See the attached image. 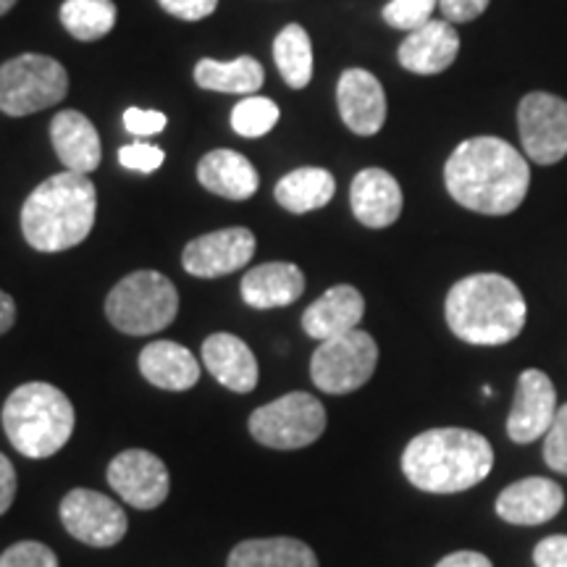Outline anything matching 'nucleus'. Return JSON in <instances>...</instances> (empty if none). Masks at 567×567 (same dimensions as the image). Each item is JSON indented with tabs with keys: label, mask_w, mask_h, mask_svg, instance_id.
I'll return each mask as SVG.
<instances>
[{
	"label": "nucleus",
	"mask_w": 567,
	"mask_h": 567,
	"mask_svg": "<svg viewBox=\"0 0 567 567\" xmlns=\"http://www.w3.org/2000/svg\"><path fill=\"white\" fill-rule=\"evenodd\" d=\"M452 200L484 216H507L526 200L530 166L515 145L499 137L460 142L444 166Z\"/></svg>",
	"instance_id": "f257e3e1"
},
{
	"label": "nucleus",
	"mask_w": 567,
	"mask_h": 567,
	"mask_svg": "<svg viewBox=\"0 0 567 567\" xmlns=\"http://www.w3.org/2000/svg\"><path fill=\"white\" fill-rule=\"evenodd\" d=\"M446 326L467 344L499 347L526 329L528 305L513 279L502 274H473L450 289L444 302Z\"/></svg>",
	"instance_id": "f03ea898"
},
{
	"label": "nucleus",
	"mask_w": 567,
	"mask_h": 567,
	"mask_svg": "<svg viewBox=\"0 0 567 567\" xmlns=\"http://www.w3.org/2000/svg\"><path fill=\"white\" fill-rule=\"evenodd\" d=\"M494 467L486 436L467 429H431L402 452V473L429 494H457L481 484Z\"/></svg>",
	"instance_id": "7ed1b4c3"
},
{
	"label": "nucleus",
	"mask_w": 567,
	"mask_h": 567,
	"mask_svg": "<svg viewBox=\"0 0 567 567\" xmlns=\"http://www.w3.org/2000/svg\"><path fill=\"white\" fill-rule=\"evenodd\" d=\"M97 193L90 176L61 172L32 189L21 208V234L40 252L82 245L95 226Z\"/></svg>",
	"instance_id": "20e7f679"
},
{
	"label": "nucleus",
	"mask_w": 567,
	"mask_h": 567,
	"mask_svg": "<svg viewBox=\"0 0 567 567\" xmlns=\"http://www.w3.org/2000/svg\"><path fill=\"white\" fill-rule=\"evenodd\" d=\"M3 431L24 457L45 460L61 452L74 431V408L59 386L32 381L13 389L3 405Z\"/></svg>",
	"instance_id": "39448f33"
},
{
	"label": "nucleus",
	"mask_w": 567,
	"mask_h": 567,
	"mask_svg": "<svg viewBox=\"0 0 567 567\" xmlns=\"http://www.w3.org/2000/svg\"><path fill=\"white\" fill-rule=\"evenodd\" d=\"M179 313V295L172 279L158 271H134L111 289L105 316L122 334H158Z\"/></svg>",
	"instance_id": "423d86ee"
},
{
	"label": "nucleus",
	"mask_w": 567,
	"mask_h": 567,
	"mask_svg": "<svg viewBox=\"0 0 567 567\" xmlns=\"http://www.w3.org/2000/svg\"><path fill=\"white\" fill-rule=\"evenodd\" d=\"M69 92V74L51 55L24 53L0 66V111L30 116L61 103Z\"/></svg>",
	"instance_id": "0eeeda50"
},
{
	"label": "nucleus",
	"mask_w": 567,
	"mask_h": 567,
	"mask_svg": "<svg viewBox=\"0 0 567 567\" xmlns=\"http://www.w3.org/2000/svg\"><path fill=\"white\" fill-rule=\"evenodd\" d=\"M326 431L321 400L308 392L284 394L250 415V434L271 450H302Z\"/></svg>",
	"instance_id": "6e6552de"
},
{
	"label": "nucleus",
	"mask_w": 567,
	"mask_h": 567,
	"mask_svg": "<svg viewBox=\"0 0 567 567\" xmlns=\"http://www.w3.org/2000/svg\"><path fill=\"white\" fill-rule=\"evenodd\" d=\"M379 363V344L368 331L326 339L310 360L313 384L326 394H350L371 381Z\"/></svg>",
	"instance_id": "1a4fd4ad"
},
{
	"label": "nucleus",
	"mask_w": 567,
	"mask_h": 567,
	"mask_svg": "<svg viewBox=\"0 0 567 567\" xmlns=\"http://www.w3.org/2000/svg\"><path fill=\"white\" fill-rule=\"evenodd\" d=\"M523 151L538 166H555L567 155V101L551 92H530L517 105Z\"/></svg>",
	"instance_id": "9d476101"
},
{
	"label": "nucleus",
	"mask_w": 567,
	"mask_h": 567,
	"mask_svg": "<svg viewBox=\"0 0 567 567\" xmlns=\"http://www.w3.org/2000/svg\"><path fill=\"white\" fill-rule=\"evenodd\" d=\"M61 523L76 542L87 547H116L126 536V513L122 505L92 488H74L61 502Z\"/></svg>",
	"instance_id": "9b49d317"
},
{
	"label": "nucleus",
	"mask_w": 567,
	"mask_h": 567,
	"mask_svg": "<svg viewBox=\"0 0 567 567\" xmlns=\"http://www.w3.org/2000/svg\"><path fill=\"white\" fill-rule=\"evenodd\" d=\"M255 255V234L245 226L218 229L203 234L184 247L182 266L184 271L197 279H218L245 268Z\"/></svg>",
	"instance_id": "f8f14e48"
},
{
	"label": "nucleus",
	"mask_w": 567,
	"mask_h": 567,
	"mask_svg": "<svg viewBox=\"0 0 567 567\" xmlns=\"http://www.w3.org/2000/svg\"><path fill=\"white\" fill-rule=\"evenodd\" d=\"M109 484L126 505L153 509L168 496V467L147 450H126L109 465Z\"/></svg>",
	"instance_id": "ddd939ff"
},
{
	"label": "nucleus",
	"mask_w": 567,
	"mask_h": 567,
	"mask_svg": "<svg viewBox=\"0 0 567 567\" xmlns=\"http://www.w3.org/2000/svg\"><path fill=\"white\" fill-rule=\"evenodd\" d=\"M557 415V392L544 371H523L517 379L515 402L507 417V434L515 444H530L547 436Z\"/></svg>",
	"instance_id": "4468645a"
},
{
	"label": "nucleus",
	"mask_w": 567,
	"mask_h": 567,
	"mask_svg": "<svg viewBox=\"0 0 567 567\" xmlns=\"http://www.w3.org/2000/svg\"><path fill=\"white\" fill-rule=\"evenodd\" d=\"M339 116L358 137H373L386 122V92L371 71L347 69L337 84Z\"/></svg>",
	"instance_id": "2eb2a0df"
},
{
	"label": "nucleus",
	"mask_w": 567,
	"mask_h": 567,
	"mask_svg": "<svg viewBox=\"0 0 567 567\" xmlns=\"http://www.w3.org/2000/svg\"><path fill=\"white\" fill-rule=\"evenodd\" d=\"M457 53L460 34L455 24H450L446 19H431L421 30L408 32L400 51H396V61L402 63V69L413 71V74L434 76L450 69Z\"/></svg>",
	"instance_id": "dca6fc26"
},
{
	"label": "nucleus",
	"mask_w": 567,
	"mask_h": 567,
	"mask_svg": "<svg viewBox=\"0 0 567 567\" xmlns=\"http://www.w3.org/2000/svg\"><path fill=\"white\" fill-rule=\"evenodd\" d=\"M350 205L354 218L368 229H386L402 216V197L400 182L384 168H363L352 179Z\"/></svg>",
	"instance_id": "f3484780"
},
{
	"label": "nucleus",
	"mask_w": 567,
	"mask_h": 567,
	"mask_svg": "<svg viewBox=\"0 0 567 567\" xmlns=\"http://www.w3.org/2000/svg\"><path fill=\"white\" fill-rule=\"evenodd\" d=\"M565 492L549 478H523L496 496V515L513 526H542L559 515Z\"/></svg>",
	"instance_id": "a211bd4d"
},
{
	"label": "nucleus",
	"mask_w": 567,
	"mask_h": 567,
	"mask_svg": "<svg viewBox=\"0 0 567 567\" xmlns=\"http://www.w3.org/2000/svg\"><path fill=\"white\" fill-rule=\"evenodd\" d=\"M365 316V300L350 284H339L323 292L318 300L302 313L305 334L313 339H334L358 329Z\"/></svg>",
	"instance_id": "6ab92c4d"
},
{
	"label": "nucleus",
	"mask_w": 567,
	"mask_h": 567,
	"mask_svg": "<svg viewBox=\"0 0 567 567\" xmlns=\"http://www.w3.org/2000/svg\"><path fill=\"white\" fill-rule=\"evenodd\" d=\"M51 140L66 172L92 174L101 166L103 147L95 124L80 111H61L51 122Z\"/></svg>",
	"instance_id": "aec40b11"
},
{
	"label": "nucleus",
	"mask_w": 567,
	"mask_h": 567,
	"mask_svg": "<svg viewBox=\"0 0 567 567\" xmlns=\"http://www.w3.org/2000/svg\"><path fill=\"white\" fill-rule=\"evenodd\" d=\"M203 363L218 384L237 394H250L258 386V360L250 347L234 334H210L203 342Z\"/></svg>",
	"instance_id": "412c9836"
},
{
	"label": "nucleus",
	"mask_w": 567,
	"mask_h": 567,
	"mask_svg": "<svg viewBox=\"0 0 567 567\" xmlns=\"http://www.w3.org/2000/svg\"><path fill=\"white\" fill-rule=\"evenodd\" d=\"M305 292V274L295 264L255 266L243 279V300L255 310L287 308Z\"/></svg>",
	"instance_id": "4be33fe9"
},
{
	"label": "nucleus",
	"mask_w": 567,
	"mask_h": 567,
	"mask_svg": "<svg viewBox=\"0 0 567 567\" xmlns=\"http://www.w3.org/2000/svg\"><path fill=\"white\" fill-rule=\"evenodd\" d=\"M197 179L208 193L226 200H247L258 193L260 176L255 166L237 151H210L197 163Z\"/></svg>",
	"instance_id": "5701e85b"
},
{
	"label": "nucleus",
	"mask_w": 567,
	"mask_h": 567,
	"mask_svg": "<svg viewBox=\"0 0 567 567\" xmlns=\"http://www.w3.org/2000/svg\"><path fill=\"white\" fill-rule=\"evenodd\" d=\"M140 373L166 392H187L200 379V363L187 347L161 339L140 352Z\"/></svg>",
	"instance_id": "b1692460"
},
{
	"label": "nucleus",
	"mask_w": 567,
	"mask_h": 567,
	"mask_svg": "<svg viewBox=\"0 0 567 567\" xmlns=\"http://www.w3.org/2000/svg\"><path fill=\"white\" fill-rule=\"evenodd\" d=\"M337 193L334 174L321 166H302L289 172L276 184V203L289 213H310L331 203Z\"/></svg>",
	"instance_id": "393cba45"
},
{
	"label": "nucleus",
	"mask_w": 567,
	"mask_h": 567,
	"mask_svg": "<svg viewBox=\"0 0 567 567\" xmlns=\"http://www.w3.org/2000/svg\"><path fill=\"white\" fill-rule=\"evenodd\" d=\"M229 567H318V557L297 538H250L231 549Z\"/></svg>",
	"instance_id": "a878e982"
},
{
	"label": "nucleus",
	"mask_w": 567,
	"mask_h": 567,
	"mask_svg": "<svg viewBox=\"0 0 567 567\" xmlns=\"http://www.w3.org/2000/svg\"><path fill=\"white\" fill-rule=\"evenodd\" d=\"M266 71L252 55H239L234 61L203 59L195 66V82L203 90L229 92V95H252L264 87Z\"/></svg>",
	"instance_id": "bb28decb"
},
{
	"label": "nucleus",
	"mask_w": 567,
	"mask_h": 567,
	"mask_svg": "<svg viewBox=\"0 0 567 567\" xmlns=\"http://www.w3.org/2000/svg\"><path fill=\"white\" fill-rule=\"evenodd\" d=\"M274 61L284 82L292 90L308 87L313 80V42L300 24H287L274 40Z\"/></svg>",
	"instance_id": "cd10ccee"
},
{
	"label": "nucleus",
	"mask_w": 567,
	"mask_h": 567,
	"mask_svg": "<svg viewBox=\"0 0 567 567\" xmlns=\"http://www.w3.org/2000/svg\"><path fill=\"white\" fill-rule=\"evenodd\" d=\"M59 13L63 30L82 42L105 38L118 19L113 0H63Z\"/></svg>",
	"instance_id": "c85d7f7f"
},
{
	"label": "nucleus",
	"mask_w": 567,
	"mask_h": 567,
	"mask_svg": "<svg viewBox=\"0 0 567 567\" xmlns=\"http://www.w3.org/2000/svg\"><path fill=\"white\" fill-rule=\"evenodd\" d=\"M279 105H276L271 97H258L247 95L245 101H239L231 111V130L239 134V137L258 140L266 137L268 132L279 124Z\"/></svg>",
	"instance_id": "c756f323"
},
{
	"label": "nucleus",
	"mask_w": 567,
	"mask_h": 567,
	"mask_svg": "<svg viewBox=\"0 0 567 567\" xmlns=\"http://www.w3.org/2000/svg\"><path fill=\"white\" fill-rule=\"evenodd\" d=\"M439 0H389L384 6V21L402 32L421 30L434 17Z\"/></svg>",
	"instance_id": "7c9ffc66"
},
{
	"label": "nucleus",
	"mask_w": 567,
	"mask_h": 567,
	"mask_svg": "<svg viewBox=\"0 0 567 567\" xmlns=\"http://www.w3.org/2000/svg\"><path fill=\"white\" fill-rule=\"evenodd\" d=\"M0 567H59V557L40 542H19L0 555Z\"/></svg>",
	"instance_id": "2f4dec72"
},
{
	"label": "nucleus",
	"mask_w": 567,
	"mask_h": 567,
	"mask_svg": "<svg viewBox=\"0 0 567 567\" xmlns=\"http://www.w3.org/2000/svg\"><path fill=\"white\" fill-rule=\"evenodd\" d=\"M544 460L551 471L567 476V405L557 410L555 421L547 431V444H544Z\"/></svg>",
	"instance_id": "473e14b6"
},
{
	"label": "nucleus",
	"mask_w": 567,
	"mask_h": 567,
	"mask_svg": "<svg viewBox=\"0 0 567 567\" xmlns=\"http://www.w3.org/2000/svg\"><path fill=\"white\" fill-rule=\"evenodd\" d=\"M118 161H122V166L130 168V172L153 174L163 166L166 153H163L161 147L147 145V142H134V145H124L122 151H118Z\"/></svg>",
	"instance_id": "72a5a7b5"
},
{
	"label": "nucleus",
	"mask_w": 567,
	"mask_h": 567,
	"mask_svg": "<svg viewBox=\"0 0 567 567\" xmlns=\"http://www.w3.org/2000/svg\"><path fill=\"white\" fill-rule=\"evenodd\" d=\"M124 126L134 137H153L166 130V116L161 111H145V109H126L124 111Z\"/></svg>",
	"instance_id": "f704fd0d"
},
{
	"label": "nucleus",
	"mask_w": 567,
	"mask_h": 567,
	"mask_svg": "<svg viewBox=\"0 0 567 567\" xmlns=\"http://www.w3.org/2000/svg\"><path fill=\"white\" fill-rule=\"evenodd\" d=\"M158 3L168 17L182 19V21L208 19L210 13L218 9V0H158Z\"/></svg>",
	"instance_id": "c9c22d12"
},
{
	"label": "nucleus",
	"mask_w": 567,
	"mask_h": 567,
	"mask_svg": "<svg viewBox=\"0 0 567 567\" xmlns=\"http://www.w3.org/2000/svg\"><path fill=\"white\" fill-rule=\"evenodd\" d=\"M488 3L492 0H439V9L450 24H467V21L478 19L488 9Z\"/></svg>",
	"instance_id": "e433bc0d"
},
{
	"label": "nucleus",
	"mask_w": 567,
	"mask_h": 567,
	"mask_svg": "<svg viewBox=\"0 0 567 567\" xmlns=\"http://www.w3.org/2000/svg\"><path fill=\"white\" fill-rule=\"evenodd\" d=\"M536 567H567V536H549L534 549Z\"/></svg>",
	"instance_id": "4c0bfd02"
},
{
	"label": "nucleus",
	"mask_w": 567,
	"mask_h": 567,
	"mask_svg": "<svg viewBox=\"0 0 567 567\" xmlns=\"http://www.w3.org/2000/svg\"><path fill=\"white\" fill-rule=\"evenodd\" d=\"M17 496V471H13L11 460L0 452V515L9 513Z\"/></svg>",
	"instance_id": "58836bf2"
},
{
	"label": "nucleus",
	"mask_w": 567,
	"mask_h": 567,
	"mask_svg": "<svg viewBox=\"0 0 567 567\" xmlns=\"http://www.w3.org/2000/svg\"><path fill=\"white\" fill-rule=\"evenodd\" d=\"M436 567H494L492 559L481 551H455V555H446Z\"/></svg>",
	"instance_id": "ea45409f"
},
{
	"label": "nucleus",
	"mask_w": 567,
	"mask_h": 567,
	"mask_svg": "<svg viewBox=\"0 0 567 567\" xmlns=\"http://www.w3.org/2000/svg\"><path fill=\"white\" fill-rule=\"evenodd\" d=\"M13 323H17V302L11 295L0 292V337L11 331Z\"/></svg>",
	"instance_id": "a19ab883"
},
{
	"label": "nucleus",
	"mask_w": 567,
	"mask_h": 567,
	"mask_svg": "<svg viewBox=\"0 0 567 567\" xmlns=\"http://www.w3.org/2000/svg\"><path fill=\"white\" fill-rule=\"evenodd\" d=\"M17 3L19 0H0V17H6V13H9Z\"/></svg>",
	"instance_id": "79ce46f5"
}]
</instances>
